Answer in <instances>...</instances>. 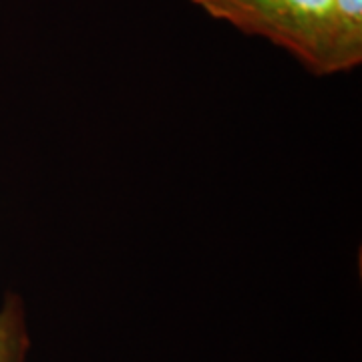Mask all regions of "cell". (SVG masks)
I'll list each match as a JSON object with an SVG mask.
<instances>
[{"mask_svg": "<svg viewBox=\"0 0 362 362\" xmlns=\"http://www.w3.org/2000/svg\"><path fill=\"white\" fill-rule=\"evenodd\" d=\"M209 16L282 47L314 75L346 73L362 61V26L337 0H192Z\"/></svg>", "mask_w": 362, "mask_h": 362, "instance_id": "6da1fadb", "label": "cell"}, {"mask_svg": "<svg viewBox=\"0 0 362 362\" xmlns=\"http://www.w3.org/2000/svg\"><path fill=\"white\" fill-rule=\"evenodd\" d=\"M30 330L23 298L6 294L0 306V362H26Z\"/></svg>", "mask_w": 362, "mask_h": 362, "instance_id": "7a4b0ae2", "label": "cell"}]
</instances>
